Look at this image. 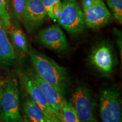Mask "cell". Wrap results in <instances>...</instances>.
<instances>
[{
	"instance_id": "obj_1",
	"label": "cell",
	"mask_w": 122,
	"mask_h": 122,
	"mask_svg": "<svg viewBox=\"0 0 122 122\" xmlns=\"http://www.w3.org/2000/svg\"><path fill=\"white\" fill-rule=\"evenodd\" d=\"M35 72L49 83L63 96L68 88L69 80L67 70L53 59L35 49L28 51Z\"/></svg>"
},
{
	"instance_id": "obj_2",
	"label": "cell",
	"mask_w": 122,
	"mask_h": 122,
	"mask_svg": "<svg viewBox=\"0 0 122 122\" xmlns=\"http://www.w3.org/2000/svg\"><path fill=\"white\" fill-rule=\"evenodd\" d=\"M0 113L4 122H22L19 94L16 79H9L1 86Z\"/></svg>"
},
{
	"instance_id": "obj_3",
	"label": "cell",
	"mask_w": 122,
	"mask_h": 122,
	"mask_svg": "<svg viewBox=\"0 0 122 122\" xmlns=\"http://www.w3.org/2000/svg\"><path fill=\"white\" fill-rule=\"evenodd\" d=\"M81 6L85 26L88 28L98 30L113 19L103 0H82Z\"/></svg>"
},
{
	"instance_id": "obj_4",
	"label": "cell",
	"mask_w": 122,
	"mask_h": 122,
	"mask_svg": "<svg viewBox=\"0 0 122 122\" xmlns=\"http://www.w3.org/2000/svg\"><path fill=\"white\" fill-rule=\"evenodd\" d=\"M57 21L65 30L73 35L81 33L86 27L83 12L76 0L62 1V11Z\"/></svg>"
},
{
	"instance_id": "obj_5",
	"label": "cell",
	"mask_w": 122,
	"mask_h": 122,
	"mask_svg": "<svg viewBox=\"0 0 122 122\" xmlns=\"http://www.w3.org/2000/svg\"><path fill=\"white\" fill-rule=\"evenodd\" d=\"M71 103L80 122H97L95 116L96 102L89 88L84 85L76 88L73 93Z\"/></svg>"
},
{
	"instance_id": "obj_6",
	"label": "cell",
	"mask_w": 122,
	"mask_h": 122,
	"mask_svg": "<svg viewBox=\"0 0 122 122\" xmlns=\"http://www.w3.org/2000/svg\"><path fill=\"white\" fill-rule=\"evenodd\" d=\"M100 114L102 122H122L119 92L115 88L103 89L100 93Z\"/></svg>"
},
{
	"instance_id": "obj_7",
	"label": "cell",
	"mask_w": 122,
	"mask_h": 122,
	"mask_svg": "<svg viewBox=\"0 0 122 122\" xmlns=\"http://www.w3.org/2000/svg\"><path fill=\"white\" fill-rule=\"evenodd\" d=\"M46 16L42 0H26L22 23L29 33L35 32L41 27Z\"/></svg>"
},
{
	"instance_id": "obj_8",
	"label": "cell",
	"mask_w": 122,
	"mask_h": 122,
	"mask_svg": "<svg viewBox=\"0 0 122 122\" xmlns=\"http://www.w3.org/2000/svg\"><path fill=\"white\" fill-rule=\"evenodd\" d=\"M36 40L44 46L57 52L65 51L68 46L66 36L56 24L40 30Z\"/></svg>"
},
{
	"instance_id": "obj_9",
	"label": "cell",
	"mask_w": 122,
	"mask_h": 122,
	"mask_svg": "<svg viewBox=\"0 0 122 122\" xmlns=\"http://www.w3.org/2000/svg\"><path fill=\"white\" fill-rule=\"evenodd\" d=\"M22 82L24 89L29 94L30 98L32 99L41 108L46 119L49 120L58 119L54 110L46 99L45 96L28 73L23 75Z\"/></svg>"
},
{
	"instance_id": "obj_10",
	"label": "cell",
	"mask_w": 122,
	"mask_h": 122,
	"mask_svg": "<svg viewBox=\"0 0 122 122\" xmlns=\"http://www.w3.org/2000/svg\"><path fill=\"white\" fill-rule=\"evenodd\" d=\"M28 74L41 91L48 103L60 120L61 111L63 101L65 100L64 96L55 89L54 86L42 80L35 71H30Z\"/></svg>"
},
{
	"instance_id": "obj_11",
	"label": "cell",
	"mask_w": 122,
	"mask_h": 122,
	"mask_svg": "<svg viewBox=\"0 0 122 122\" xmlns=\"http://www.w3.org/2000/svg\"><path fill=\"white\" fill-rule=\"evenodd\" d=\"M92 65L101 72L110 74L114 67V57L109 46L102 44L96 47L90 55Z\"/></svg>"
},
{
	"instance_id": "obj_12",
	"label": "cell",
	"mask_w": 122,
	"mask_h": 122,
	"mask_svg": "<svg viewBox=\"0 0 122 122\" xmlns=\"http://www.w3.org/2000/svg\"><path fill=\"white\" fill-rule=\"evenodd\" d=\"M7 29L0 18V62L9 63L16 58L14 48L7 36Z\"/></svg>"
},
{
	"instance_id": "obj_13",
	"label": "cell",
	"mask_w": 122,
	"mask_h": 122,
	"mask_svg": "<svg viewBox=\"0 0 122 122\" xmlns=\"http://www.w3.org/2000/svg\"><path fill=\"white\" fill-rule=\"evenodd\" d=\"M23 109L25 117L30 122H46V118L42 110L30 97L24 101Z\"/></svg>"
},
{
	"instance_id": "obj_14",
	"label": "cell",
	"mask_w": 122,
	"mask_h": 122,
	"mask_svg": "<svg viewBox=\"0 0 122 122\" xmlns=\"http://www.w3.org/2000/svg\"><path fill=\"white\" fill-rule=\"evenodd\" d=\"M11 36L13 47L18 54L23 56L26 54L28 52V42L23 30L20 27H15L12 30Z\"/></svg>"
},
{
	"instance_id": "obj_15",
	"label": "cell",
	"mask_w": 122,
	"mask_h": 122,
	"mask_svg": "<svg viewBox=\"0 0 122 122\" xmlns=\"http://www.w3.org/2000/svg\"><path fill=\"white\" fill-rule=\"evenodd\" d=\"M26 0H7L8 12L11 20L22 22Z\"/></svg>"
},
{
	"instance_id": "obj_16",
	"label": "cell",
	"mask_w": 122,
	"mask_h": 122,
	"mask_svg": "<svg viewBox=\"0 0 122 122\" xmlns=\"http://www.w3.org/2000/svg\"><path fill=\"white\" fill-rule=\"evenodd\" d=\"M60 120L62 122H80L72 104L66 99L63 101Z\"/></svg>"
},
{
	"instance_id": "obj_17",
	"label": "cell",
	"mask_w": 122,
	"mask_h": 122,
	"mask_svg": "<svg viewBox=\"0 0 122 122\" xmlns=\"http://www.w3.org/2000/svg\"><path fill=\"white\" fill-rule=\"evenodd\" d=\"M114 18L122 23V0H106Z\"/></svg>"
},
{
	"instance_id": "obj_18",
	"label": "cell",
	"mask_w": 122,
	"mask_h": 122,
	"mask_svg": "<svg viewBox=\"0 0 122 122\" xmlns=\"http://www.w3.org/2000/svg\"><path fill=\"white\" fill-rule=\"evenodd\" d=\"M0 18L7 30L10 31L11 24L9 15L7 0H0Z\"/></svg>"
},
{
	"instance_id": "obj_19",
	"label": "cell",
	"mask_w": 122,
	"mask_h": 122,
	"mask_svg": "<svg viewBox=\"0 0 122 122\" xmlns=\"http://www.w3.org/2000/svg\"><path fill=\"white\" fill-rule=\"evenodd\" d=\"M62 11V1H58L53 5L47 13L49 17L54 20H57Z\"/></svg>"
},
{
	"instance_id": "obj_20",
	"label": "cell",
	"mask_w": 122,
	"mask_h": 122,
	"mask_svg": "<svg viewBox=\"0 0 122 122\" xmlns=\"http://www.w3.org/2000/svg\"><path fill=\"white\" fill-rule=\"evenodd\" d=\"M60 1L61 0H42V4H43L44 7H45L46 13H48V11L49 10L50 8L53 5Z\"/></svg>"
},
{
	"instance_id": "obj_21",
	"label": "cell",
	"mask_w": 122,
	"mask_h": 122,
	"mask_svg": "<svg viewBox=\"0 0 122 122\" xmlns=\"http://www.w3.org/2000/svg\"><path fill=\"white\" fill-rule=\"evenodd\" d=\"M46 122H62L59 119H57L55 120H49L46 119Z\"/></svg>"
},
{
	"instance_id": "obj_22",
	"label": "cell",
	"mask_w": 122,
	"mask_h": 122,
	"mask_svg": "<svg viewBox=\"0 0 122 122\" xmlns=\"http://www.w3.org/2000/svg\"><path fill=\"white\" fill-rule=\"evenodd\" d=\"M4 82L5 81L3 80L2 78L1 77V75H0V87H1V86H2V85H3V84L4 83Z\"/></svg>"
},
{
	"instance_id": "obj_23",
	"label": "cell",
	"mask_w": 122,
	"mask_h": 122,
	"mask_svg": "<svg viewBox=\"0 0 122 122\" xmlns=\"http://www.w3.org/2000/svg\"><path fill=\"white\" fill-rule=\"evenodd\" d=\"M30 122V120L28 119V118L26 117L23 118V122Z\"/></svg>"
},
{
	"instance_id": "obj_24",
	"label": "cell",
	"mask_w": 122,
	"mask_h": 122,
	"mask_svg": "<svg viewBox=\"0 0 122 122\" xmlns=\"http://www.w3.org/2000/svg\"><path fill=\"white\" fill-rule=\"evenodd\" d=\"M1 86L0 87V102H1Z\"/></svg>"
}]
</instances>
